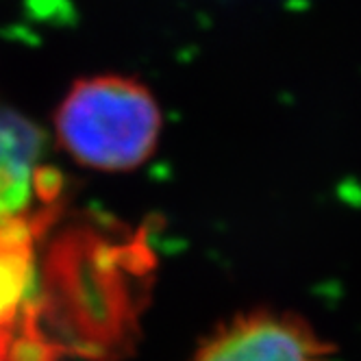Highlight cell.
Masks as SVG:
<instances>
[{
  "label": "cell",
  "mask_w": 361,
  "mask_h": 361,
  "mask_svg": "<svg viewBox=\"0 0 361 361\" xmlns=\"http://www.w3.org/2000/svg\"><path fill=\"white\" fill-rule=\"evenodd\" d=\"M0 361H5V357H3V350H0Z\"/></svg>",
  "instance_id": "5b68a950"
},
{
  "label": "cell",
  "mask_w": 361,
  "mask_h": 361,
  "mask_svg": "<svg viewBox=\"0 0 361 361\" xmlns=\"http://www.w3.org/2000/svg\"><path fill=\"white\" fill-rule=\"evenodd\" d=\"M55 135L70 157L96 172H131L161 135V109L148 87L120 74L74 83L55 114Z\"/></svg>",
  "instance_id": "6da1fadb"
},
{
  "label": "cell",
  "mask_w": 361,
  "mask_h": 361,
  "mask_svg": "<svg viewBox=\"0 0 361 361\" xmlns=\"http://www.w3.org/2000/svg\"><path fill=\"white\" fill-rule=\"evenodd\" d=\"M35 216L0 224V350L33 312L35 292Z\"/></svg>",
  "instance_id": "277c9868"
},
{
  "label": "cell",
  "mask_w": 361,
  "mask_h": 361,
  "mask_svg": "<svg viewBox=\"0 0 361 361\" xmlns=\"http://www.w3.org/2000/svg\"><path fill=\"white\" fill-rule=\"evenodd\" d=\"M42 146L44 135L35 124L0 109V224L33 216V202L44 192Z\"/></svg>",
  "instance_id": "3957f363"
},
{
  "label": "cell",
  "mask_w": 361,
  "mask_h": 361,
  "mask_svg": "<svg viewBox=\"0 0 361 361\" xmlns=\"http://www.w3.org/2000/svg\"><path fill=\"white\" fill-rule=\"evenodd\" d=\"M194 361H329V346L300 320L259 312L216 331Z\"/></svg>",
  "instance_id": "7a4b0ae2"
}]
</instances>
